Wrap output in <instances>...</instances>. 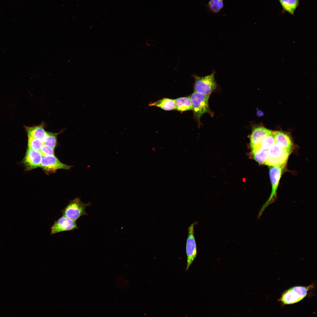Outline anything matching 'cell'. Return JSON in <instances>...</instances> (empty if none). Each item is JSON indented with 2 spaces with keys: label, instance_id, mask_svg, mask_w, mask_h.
<instances>
[{
  "label": "cell",
  "instance_id": "6da1fadb",
  "mask_svg": "<svg viewBox=\"0 0 317 317\" xmlns=\"http://www.w3.org/2000/svg\"><path fill=\"white\" fill-rule=\"evenodd\" d=\"M209 97L210 96L195 92L190 96L194 116L199 123L201 117L204 114L208 113L211 116L213 115V113L209 107Z\"/></svg>",
  "mask_w": 317,
  "mask_h": 317
},
{
  "label": "cell",
  "instance_id": "7a4b0ae2",
  "mask_svg": "<svg viewBox=\"0 0 317 317\" xmlns=\"http://www.w3.org/2000/svg\"><path fill=\"white\" fill-rule=\"evenodd\" d=\"M215 72L213 71L210 74L203 77L193 75L195 79L194 91L210 96L217 86L215 78Z\"/></svg>",
  "mask_w": 317,
  "mask_h": 317
},
{
  "label": "cell",
  "instance_id": "3957f363",
  "mask_svg": "<svg viewBox=\"0 0 317 317\" xmlns=\"http://www.w3.org/2000/svg\"><path fill=\"white\" fill-rule=\"evenodd\" d=\"M289 153L276 144L269 149V154L264 164L284 168L286 164Z\"/></svg>",
  "mask_w": 317,
  "mask_h": 317
},
{
  "label": "cell",
  "instance_id": "277c9868",
  "mask_svg": "<svg viewBox=\"0 0 317 317\" xmlns=\"http://www.w3.org/2000/svg\"><path fill=\"white\" fill-rule=\"evenodd\" d=\"M90 204V203H83L79 198H76L71 200L62 212L63 216L76 221L81 216L87 215L85 208Z\"/></svg>",
  "mask_w": 317,
  "mask_h": 317
},
{
  "label": "cell",
  "instance_id": "5b68a950",
  "mask_svg": "<svg viewBox=\"0 0 317 317\" xmlns=\"http://www.w3.org/2000/svg\"><path fill=\"white\" fill-rule=\"evenodd\" d=\"M196 222L192 223L188 229V235L187 239L186 246V252L187 256V266L186 270H188L189 267L195 259L197 255L196 245L194 233V227Z\"/></svg>",
  "mask_w": 317,
  "mask_h": 317
},
{
  "label": "cell",
  "instance_id": "8992f818",
  "mask_svg": "<svg viewBox=\"0 0 317 317\" xmlns=\"http://www.w3.org/2000/svg\"><path fill=\"white\" fill-rule=\"evenodd\" d=\"M307 288L303 286L293 287L286 291L282 295L281 300L286 304L296 303L301 301L306 295Z\"/></svg>",
  "mask_w": 317,
  "mask_h": 317
},
{
  "label": "cell",
  "instance_id": "52a82bcc",
  "mask_svg": "<svg viewBox=\"0 0 317 317\" xmlns=\"http://www.w3.org/2000/svg\"><path fill=\"white\" fill-rule=\"evenodd\" d=\"M40 167L47 174L59 169H69L71 166L61 162L54 155L43 156Z\"/></svg>",
  "mask_w": 317,
  "mask_h": 317
},
{
  "label": "cell",
  "instance_id": "ba28073f",
  "mask_svg": "<svg viewBox=\"0 0 317 317\" xmlns=\"http://www.w3.org/2000/svg\"><path fill=\"white\" fill-rule=\"evenodd\" d=\"M76 221L63 216L55 221L50 228V234L77 229Z\"/></svg>",
  "mask_w": 317,
  "mask_h": 317
},
{
  "label": "cell",
  "instance_id": "9c48e42d",
  "mask_svg": "<svg viewBox=\"0 0 317 317\" xmlns=\"http://www.w3.org/2000/svg\"><path fill=\"white\" fill-rule=\"evenodd\" d=\"M272 132V131L264 127H254L250 136V145L251 151L260 148L264 139Z\"/></svg>",
  "mask_w": 317,
  "mask_h": 317
},
{
  "label": "cell",
  "instance_id": "30bf717a",
  "mask_svg": "<svg viewBox=\"0 0 317 317\" xmlns=\"http://www.w3.org/2000/svg\"><path fill=\"white\" fill-rule=\"evenodd\" d=\"M42 155L40 151L28 149L23 162L27 170H30L40 167Z\"/></svg>",
  "mask_w": 317,
  "mask_h": 317
},
{
  "label": "cell",
  "instance_id": "8fae6325",
  "mask_svg": "<svg viewBox=\"0 0 317 317\" xmlns=\"http://www.w3.org/2000/svg\"><path fill=\"white\" fill-rule=\"evenodd\" d=\"M283 169V168L281 167L275 166H271L270 168L269 175L272 184V191L271 195L266 202V204L270 203L276 197V191Z\"/></svg>",
  "mask_w": 317,
  "mask_h": 317
},
{
  "label": "cell",
  "instance_id": "7c38bea8",
  "mask_svg": "<svg viewBox=\"0 0 317 317\" xmlns=\"http://www.w3.org/2000/svg\"><path fill=\"white\" fill-rule=\"evenodd\" d=\"M275 144L284 150L290 153L292 143L290 136L287 134L279 131H273Z\"/></svg>",
  "mask_w": 317,
  "mask_h": 317
},
{
  "label": "cell",
  "instance_id": "4fadbf2b",
  "mask_svg": "<svg viewBox=\"0 0 317 317\" xmlns=\"http://www.w3.org/2000/svg\"><path fill=\"white\" fill-rule=\"evenodd\" d=\"M25 127L28 137L39 139L43 143L45 142L47 137V131H45L43 124Z\"/></svg>",
  "mask_w": 317,
  "mask_h": 317
},
{
  "label": "cell",
  "instance_id": "5bb4252c",
  "mask_svg": "<svg viewBox=\"0 0 317 317\" xmlns=\"http://www.w3.org/2000/svg\"><path fill=\"white\" fill-rule=\"evenodd\" d=\"M175 100L176 110L180 112L192 110V104L190 97L179 98Z\"/></svg>",
  "mask_w": 317,
  "mask_h": 317
},
{
  "label": "cell",
  "instance_id": "9a60e30c",
  "mask_svg": "<svg viewBox=\"0 0 317 317\" xmlns=\"http://www.w3.org/2000/svg\"><path fill=\"white\" fill-rule=\"evenodd\" d=\"M149 105L151 106L158 107L165 110L175 109L176 108L175 100L167 98H163L150 103Z\"/></svg>",
  "mask_w": 317,
  "mask_h": 317
},
{
  "label": "cell",
  "instance_id": "2e32d148",
  "mask_svg": "<svg viewBox=\"0 0 317 317\" xmlns=\"http://www.w3.org/2000/svg\"><path fill=\"white\" fill-rule=\"evenodd\" d=\"M251 154L254 160L260 164H264L269 154V149L260 147L251 151Z\"/></svg>",
  "mask_w": 317,
  "mask_h": 317
},
{
  "label": "cell",
  "instance_id": "e0dca14e",
  "mask_svg": "<svg viewBox=\"0 0 317 317\" xmlns=\"http://www.w3.org/2000/svg\"><path fill=\"white\" fill-rule=\"evenodd\" d=\"M283 9L293 15L299 4V0H279Z\"/></svg>",
  "mask_w": 317,
  "mask_h": 317
},
{
  "label": "cell",
  "instance_id": "ac0fdd59",
  "mask_svg": "<svg viewBox=\"0 0 317 317\" xmlns=\"http://www.w3.org/2000/svg\"><path fill=\"white\" fill-rule=\"evenodd\" d=\"M206 6L209 12L218 14L224 7L223 0H210Z\"/></svg>",
  "mask_w": 317,
  "mask_h": 317
},
{
  "label": "cell",
  "instance_id": "d6986e66",
  "mask_svg": "<svg viewBox=\"0 0 317 317\" xmlns=\"http://www.w3.org/2000/svg\"><path fill=\"white\" fill-rule=\"evenodd\" d=\"M28 149L36 151H40L44 144L43 142L39 139L28 137Z\"/></svg>",
  "mask_w": 317,
  "mask_h": 317
},
{
  "label": "cell",
  "instance_id": "ffe728a7",
  "mask_svg": "<svg viewBox=\"0 0 317 317\" xmlns=\"http://www.w3.org/2000/svg\"><path fill=\"white\" fill-rule=\"evenodd\" d=\"M58 134L47 132V137L44 144L54 149L57 144V137Z\"/></svg>",
  "mask_w": 317,
  "mask_h": 317
},
{
  "label": "cell",
  "instance_id": "44dd1931",
  "mask_svg": "<svg viewBox=\"0 0 317 317\" xmlns=\"http://www.w3.org/2000/svg\"><path fill=\"white\" fill-rule=\"evenodd\" d=\"M275 144L273 131L266 136L263 140L260 147L269 149Z\"/></svg>",
  "mask_w": 317,
  "mask_h": 317
},
{
  "label": "cell",
  "instance_id": "7402d4cb",
  "mask_svg": "<svg viewBox=\"0 0 317 317\" xmlns=\"http://www.w3.org/2000/svg\"><path fill=\"white\" fill-rule=\"evenodd\" d=\"M42 156L54 155V149L43 144L40 151Z\"/></svg>",
  "mask_w": 317,
  "mask_h": 317
}]
</instances>
